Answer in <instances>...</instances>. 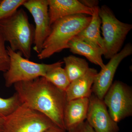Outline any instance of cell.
<instances>
[{
	"instance_id": "cell-23",
	"label": "cell",
	"mask_w": 132,
	"mask_h": 132,
	"mask_svg": "<svg viewBox=\"0 0 132 132\" xmlns=\"http://www.w3.org/2000/svg\"><path fill=\"white\" fill-rule=\"evenodd\" d=\"M44 132H67L65 130L60 128L59 127L55 125L53 126L50 127L46 131Z\"/></svg>"
},
{
	"instance_id": "cell-24",
	"label": "cell",
	"mask_w": 132,
	"mask_h": 132,
	"mask_svg": "<svg viewBox=\"0 0 132 132\" xmlns=\"http://www.w3.org/2000/svg\"><path fill=\"white\" fill-rule=\"evenodd\" d=\"M4 119L0 118V132L3 131Z\"/></svg>"
},
{
	"instance_id": "cell-26",
	"label": "cell",
	"mask_w": 132,
	"mask_h": 132,
	"mask_svg": "<svg viewBox=\"0 0 132 132\" xmlns=\"http://www.w3.org/2000/svg\"></svg>"
},
{
	"instance_id": "cell-3",
	"label": "cell",
	"mask_w": 132,
	"mask_h": 132,
	"mask_svg": "<svg viewBox=\"0 0 132 132\" xmlns=\"http://www.w3.org/2000/svg\"><path fill=\"white\" fill-rule=\"evenodd\" d=\"M0 31L12 50L19 52L29 60L34 39L35 28L23 9H18L11 15L0 20Z\"/></svg>"
},
{
	"instance_id": "cell-19",
	"label": "cell",
	"mask_w": 132,
	"mask_h": 132,
	"mask_svg": "<svg viewBox=\"0 0 132 132\" xmlns=\"http://www.w3.org/2000/svg\"><path fill=\"white\" fill-rule=\"evenodd\" d=\"M26 0H3L0 3V20L11 15L23 5Z\"/></svg>"
},
{
	"instance_id": "cell-21",
	"label": "cell",
	"mask_w": 132,
	"mask_h": 132,
	"mask_svg": "<svg viewBox=\"0 0 132 132\" xmlns=\"http://www.w3.org/2000/svg\"><path fill=\"white\" fill-rule=\"evenodd\" d=\"M67 131V132H94L93 129L86 121Z\"/></svg>"
},
{
	"instance_id": "cell-8",
	"label": "cell",
	"mask_w": 132,
	"mask_h": 132,
	"mask_svg": "<svg viewBox=\"0 0 132 132\" xmlns=\"http://www.w3.org/2000/svg\"><path fill=\"white\" fill-rule=\"evenodd\" d=\"M32 15L35 23L33 49L39 54L51 31L47 0H26L23 5Z\"/></svg>"
},
{
	"instance_id": "cell-14",
	"label": "cell",
	"mask_w": 132,
	"mask_h": 132,
	"mask_svg": "<svg viewBox=\"0 0 132 132\" xmlns=\"http://www.w3.org/2000/svg\"><path fill=\"white\" fill-rule=\"evenodd\" d=\"M93 14L90 23L76 36L85 42L105 52L104 42L101 35V19L99 14L98 6L92 8Z\"/></svg>"
},
{
	"instance_id": "cell-15",
	"label": "cell",
	"mask_w": 132,
	"mask_h": 132,
	"mask_svg": "<svg viewBox=\"0 0 132 132\" xmlns=\"http://www.w3.org/2000/svg\"><path fill=\"white\" fill-rule=\"evenodd\" d=\"M68 48L73 53L82 55L101 69L104 68L105 64L103 62V52L79 39L76 36L68 43Z\"/></svg>"
},
{
	"instance_id": "cell-4",
	"label": "cell",
	"mask_w": 132,
	"mask_h": 132,
	"mask_svg": "<svg viewBox=\"0 0 132 132\" xmlns=\"http://www.w3.org/2000/svg\"><path fill=\"white\" fill-rule=\"evenodd\" d=\"M6 48L10 58L9 68L3 74L7 87H10L18 82L45 77L51 69L64 63L61 61L52 64L36 63L24 58L19 52L13 51L9 46Z\"/></svg>"
},
{
	"instance_id": "cell-5",
	"label": "cell",
	"mask_w": 132,
	"mask_h": 132,
	"mask_svg": "<svg viewBox=\"0 0 132 132\" xmlns=\"http://www.w3.org/2000/svg\"><path fill=\"white\" fill-rule=\"evenodd\" d=\"M101 19L105 58L110 59L120 51L124 42L132 29L131 24L120 21L113 12L106 5L99 7Z\"/></svg>"
},
{
	"instance_id": "cell-7",
	"label": "cell",
	"mask_w": 132,
	"mask_h": 132,
	"mask_svg": "<svg viewBox=\"0 0 132 132\" xmlns=\"http://www.w3.org/2000/svg\"><path fill=\"white\" fill-rule=\"evenodd\" d=\"M109 113L116 123L132 115V89L120 81H116L103 99Z\"/></svg>"
},
{
	"instance_id": "cell-17",
	"label": "cell",
	"mask_w": 132,
	"mask_h": 132,
	"mask_svg": "<svg viewBox=\"0 0 132 132\" xmlns=\"http://www.w3.org/2000/svg\"><path fill=\"white\" fill-rule=\"evenodd\" d=\"M63 63L51 69L44 77L59 89L65 92L71 82L65 69L62 67Z\"/></svg>"
},
{
	"instance_id": "cell-16",
	"label": "cell",
	"mask_w": 132,
	"mask_h": 132,
	"mask_svg": "<svg viewBox=\"0 0 132 132\" xmlns=\"http://www.w3.org/2000/svg\"><path fill=\"white\" fill-rule=\"evenodd\" d=\"M65 69L70 82L81 77L90 68L85 59L71 55L64 57Z\"/></svg>"
},
{
	"instance_id": "cell-1",
	"label": "cell",
	"mask_w": 132,
	"mask_h": 132,
	"mask_svg": "<svg viewBox=\"0 0 132 132\" xmlns=\"http://www.w3.org/2000/svg\"><path fill=\"white\" fill-rule=\"evenodd\" d=\"M14 86L22 104L43 114L66 131L64 123V109L68 102L65 92L44 77L18 82Z\"/></svg>"
},
{
	"instance_id": "cell-18",
	"label": "cell",
	"mask_w": 132,
	"mask_h": 132,
	"mask_svg": "<svg viewBox=\"0 0 132 132\" xmlns=\"http://www.w3.org/2000/svg\"><path fill=\"white\" fill-rule=\"evenodd\" d=\"M22 104L18 95L15 93L9 98L0 97V118L7 117Z\"/></svg>"
},
{
	"instance_id": "cell-6",
	"label": "cell",
	"mask_w": 132,
	"mask_h": 132,
	"mask_svg": "<svg viewBox=\"0 0 132 132\" xmlns=\"http://www.w3.org/2000/svg\"><path fill=\"white\" fill-rule=\"evenodd\" d=\"M55 125L46 116L22 104L4 118L3 132H44Z\"/></svg>"
},
{
	"instance_id": "cell-10",
	"label": "cell",
	"mask_w": 132,
	"mask_h": 132,
	"mask_svg": "<svg viewBox=\"0 0 132 132\" xmlns=\"http://www.w3.org/2000/svg\"><path fill=\"white\" fill-rule=\"evenodd\" d=\"M89 100L86 121L94 132H119L118 123L111 118L103 100L93 93Z\"/></svg>"
},
{
	"instance_id": "cell-20",
	"label": "cell",
	"mask_w": 132,
	"mask_h": 132,
	"mask_svg": "<svg viewBox=\"0 0 132 132\" xmlns=\"http://www.w3.org/2000/svg\"><path fill=\"white\" fill-rule=\"evenodd\" d=\"M5 39L0 31V72L5 73L9 68L10 58L6 47Z\"/></svg>"
},
{
	"instance_id": "cell-13",
	"label": "cell",
	"mask_w": 132,
	"mask_h": 132,
	"mask_svg": "<svg viewBox=\"0 0 132 132\" xmlns=\"http://www.w3.org/2000/svg\"><path fill=\"white\" fill-rule=\"evenodd\" d=\"M97 73L96 69L90 68L84 75L71 82L65 91L67 101L89 98L93 93L92 87Z\"/></svg>"
},
{
	"instance_id": "cell-9",
	"label": "cell",
	"mask_w": 132,
	"mask_h": 132,
	"mask_svg": "<svg viewBox=\"0 0 132 132\" xmlns=\"http://www.w3.org/2000/svg\"><path fill=\"white\" fill-rule=\"evenodd\" d=\"M132 54L131 43L126 44L124 48L110 59L104 68L98 72L92 87V93L99 99L103 100L104 96L113 84L116 70L123 59Z\"/></svg>"
},
{
	"instance_id": "cell-25",
	"label": "cell",
	"mask_w": 132,
	"mask_h": 132,
	"mask_svg": "<svg viewBox=\"0 0 132 132\" xmlns=\"http://www.w3.org/2000/svg\"><path fill=\"white\" fill-rule=\"evenodd\" d=\"M1 0H0V3H1Z\"/></svg>"
},
{
	"instance_id": "cell-22",
	"label": "cell",
	"mask_w": 132,
	"mask_h": 132,
	"mask_svg": "<svg viewBox=\"0 0 132 132\" xmlns=\"http://www.w3.org/2000/svg\"><path fill=\"white\" fill-rule=\"evenodd\" d=\"M82 3L83 5H85L88 7L92 8L98 6L99 2L97 1H87V0H84V1H80Z\"/></svg>"
},
{
	"instance_id": "cell-2",
	"label": "cell",
	"mask_w": 132,
	"mask_h": 132,
	"mask_svg": "<svg viewBox=\"0 0 132 132\" xmlns=\"http://www.w3.org/2000/svg\"><path fill=\"white\" fill-rule=\"evenodd\" d=\"M92 16L75 15L64 17L51 26L50 34L44 42L42 50L38 54L40 60L47 59L56 53L68 48V43L88 25Z\"/></svg>"
},
{
	"instance_id": "cell-12",
	"label": "cell",
	"mask_w": 132,
	"mask_h": 132,
	"mask_svg": "<svg viewBox=\"0 0 132 132\" xmlns=\"http://www.w3.org/2000/svg\"><path fill=\"white\" fill-rule=\"evenodd\" d=\"M89 98L75 99L67 102L64 114V123L66 131L70 130L85 121L86 119Z\"/></svg>"
},
{
	"instance_id": "cell-11",
	"label": "cell",
	"mask_w": 132,
	"mask_h": 132,
	"mask_svg": "<svg viewBox=\"0 0 132 132\" xmlns=\"http://www.w3.org/2000/svg\"><path fill=\"white\" fill-rule=\"evenodd\" d=\"M50 24L59 19L79 14L92 16L93 10L78 0H47Z\"/></svg>"
}]
</instances>
